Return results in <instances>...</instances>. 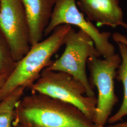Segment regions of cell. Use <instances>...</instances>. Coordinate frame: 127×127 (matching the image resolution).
I'll return each mask as SVG.
<instances>
[{"instance_id": "9a60e30c", "label": "cell", "mask_w": 127, "mask_h": 127, "mask_svg": "<svg viewBox=\"0 0 127 127\" xmlns=\"http://www.w3.org/2000/svg\"><path fill=\"white\" fill-rule=\"evenodd\" d=\"M9 74H0V90L3 86L6 80L7 79V77L9 76Z\"/></svg>"}, {"instance_id": "8fae6325", "label": "cell", "mask_w": 127, "mask_h": 127, "mask_svg": "<svg viewBox=\"0 0 127 127\" xmlns=\"http://www.w3.org/2000/svg\"><path fill=\"white\" fill-rule=\"evenodd\" d=\"M25 88L19 87L0 103V127H13L14 114L16 105L22 97Z\"/></svg>"}, {"instance_id": "5b68a950", "label": "cell", "mask_w": 127, "mask_h": 127, "mask_svg": "<svg viewBox=\"0 0 127 127\" xmlns=\"http://www.w3.org/2000/svg\"><path fill=\"white\" fill-rule=\"evenodd\" d=\"M121 62L120 55L116 53L103 59L92 56L88 60L87 66L91 74L89 81L92 88L96 87L98 91L94 120L97 125L105 127L114 106L118 103L114 79Z\"/></svg>"}, {"instance_id": "7c38bea8", "label": "cell", "mask_w": 127, "mask_h": 127, "mask_svg": "<svg viewBox=\"0 0 127 127\" xmlns=\"http://www.w3.org/2000/svg\"><path fill=\"white\" fill-rule=\"evenodd\" d=\"M15 61L9 45L0 30V74H9L15 67Z\"/></svg>"}, {"instance_id": "ba28073f", "label": "cell", "mask_w": 127, "mask_h": 127, "mask_svg": "<svg viewBox=\"0 0 127 127\" xmlns=\"http://www.w3.org/2000/svg\"><path fill=\"white\" fill-rule=\"evenodd\" d=\"M77 5L90 21L113 28L122 26L127 30L119 0H78Z\"/></svg>"}, {"instance_id": "277c9868", "label": "cell", "mask_w": 127, "mask_h": 127, "mask_svg": "<svg viewBox=\"0 0 127 127\" xmlns=\"http://www.w3.org/2000/svg\"><path fill=\"white\" fill-rule=\"evenodd\" d=\"M64 45L65 48L63 54L45 69L70 74L85 87L86 95L95 96L86 71L88 59L92 56H101L93 41L83 31L80 30L76 32L72 28L66 37Z\"/></svg>"}, {"instance_id": "5bb4252c", "label": "cell", "mask_w": 127, "mask_h": 127, "mask_svg": "<svg viewBox=\"0 0 127 127\" xmlns=\"http://www.w3.org/2000/svg\"><path fill=\"white\" fill-rule=\"evenodd\" d=\"M105 127H127V121L116 123Z\"/></svg>"}, {"instance_id": "7a4b0ae2", "label": "cell", "mask_w": 127, "mask_h": 127, "mask_svg": "<svg viewBox=\"0 0 127 127\" xmlns=\"http://www.w3.org/2000/svg\"><path fill=\"white\" fill-rule=\"evenodd\" d=\"M72 29V26L68 25H60L45 39L31 46L27 54L17 63L0 89V101L18 88H30L41 72L52 62V56L64 45L66 37Z\"/></svg>"}, {"instance_id": "9c48e42d", "label": "cell", "mask_w": 127, "mask_h": 127, "mask_svg": "<svg viewBox=\"0 0 127 127\" xmlns=\"http://www.w3.org/2000/svg\"><path fill=\"white\" fill-rule=\"evenodd\" d=\"M27 15L32 46L42 40L53 13L56 0H21Z\"/></svg>"}, {"instance_id": "4fadbf2b", "label": "cell", "mask_w": 127, "mask_h": 127, "mask_svg": "<svg viewBox=\"0 0 127 127\" xmlns=\"http://www.w3.org/2000/svg\"><path fill=\"white\" fill-rule=\"evenodd\" d=\"M113 39L116 43L120 42L127 46V38L119 32H114L112 35Z\"/></svg>"}, {"instance_id": "6da1fadb", "label": "cell", "mask_w": 127, "mask_h": 127, "mask_svg": "<svg viewBox=\"0 0 127 127\" xmlns=\"http://www.w3.org/2000/svg\"><path fill=\"white\" fill-rule=\"evenodd\" d=\"M24 127H105L96 125L76 107L43 94L23 95L16 105L13 125Z\"/></svg>"}, {"instance_id": "30bf717a", "label": "cell", "mask_w": 127, "mask_h": 127, "mask_svg": "<svg viewBox=\"0 0 127 127\" xmlns=\"http://www.w3.org/2000/svg\"><path fill=\"white\" fill-rule=\"evenodd\" d=\"M120 55L122 62L116 72V79L121 82L123 87V102L118 111L110 116L107 123L113 124L121 121L124 116L127 115V46L124 44L118 42Z\"/></svg>"}, {"instance_id": "3957f363", "label": "cell", "mask_w": 127, "mask_h": 127, "mask_svg": "<svg viewBox=\"0 0 127 127\" xmlns=\"http://www.w3.org/2000/svg\"><path fill=\"white\" fill-rule=\"evenodd\" d=\"M30 89L72 104L94 123L97 97L86 95L84 86L67 73L44 69Z\"/></svg>"}, {"instance_id": "52a82bcc", "label": "cell", "mask_w": 127, "mask_h": 127, "mask_svg": "<svg viewBox=\"0 0 127 127\" xmlns=\"http://www.w3.org/2000/svg\"><path fill=\"white\" fill-rule=\"evenodd\" d=\"M0 30L18 62L31 47L29 25L21 0H0Z\"/></svg>"}, {"instance_id": "2e32d148", "label": "cell", "mask_w": 127, "mask_h": 127, "mask_svg": "<svg viewBox=\"0 0 127 127\" xmlns=\"http://www.w3.org/2000/svg\"><path fill=\"white\" fill-rule=\"evenodd\" d=\"M13 127H24L22 126L21 125H18V124H17V125H13Z\"/></svg>"}, {"instance_id": "8992f818", "label": "cell", "mask_w": 127, "mask_h": 127, "mask_svg": "<svg viewBox=\"0 0 127 127\" xmlns=\"http://www.w3.org/2000/svg\"><path fill=\"white\" fill-rule=\"evenodd\" d=\"M62 25L79 27L91 37L101 56L104 58L115 54V48L110 42V32H101L88 19L77 6L76 0H56L50 21L44 36L49 35L55 29Z\"/></svg>"}]
</instances>
